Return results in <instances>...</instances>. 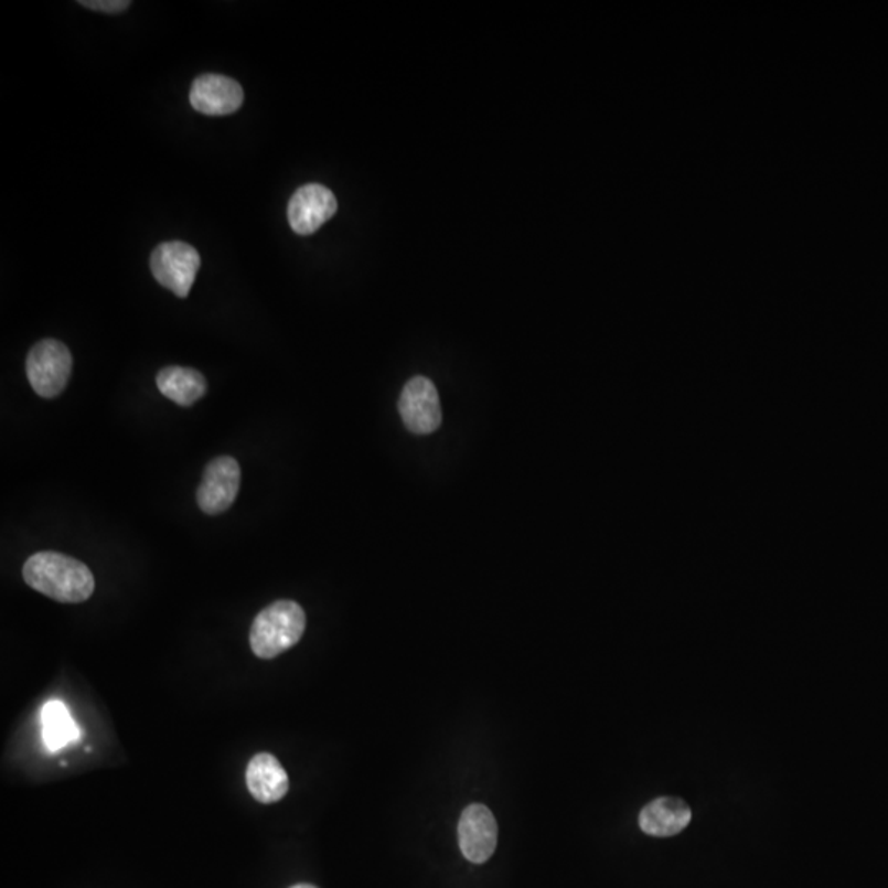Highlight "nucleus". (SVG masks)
I'll return each instance as SVG.
<instances>
[{"instance_id": "obj_1", "label": "nucleus", "mask_w": 888, "mask_h": 888, "mask_svg": "<svg viewBox=\"0 0 888 888\" xmlns=\"http://www.w3.org/2000/svg\"><path fill=\"white\" fill-rule=\"evenodd\" d=\"M22 575L33 591L63 605L88 601L96 589L88 566L63 553H35L23 565Z\"/></svg>"}, {"instance_id": "obj_12", "label": "nucleus", "mask_w": 888, "mask_h": 888, "mask_svg": "<svg viewBox=\"0 0 888 888\" xmlns=\"http://www.w3.org/2000/svg\"><path fill=\"white\" fill-rule=\"evenodd\" d=\"M157 387L162 395L181 407H191L196 404L206 395L207 390L206 381L201 372L181 367V365L162 368L157 375Z\"/></svg>"}, {"instance_id": "obj_5", "label": "nucleus", "mask_w": 888, "mask_h": 888, "mask_svg": "<svg viewBox=\"0 0 888 888\" xmlns=\"http://www.w3.org/2000/svg\"><path fill=\"white\" fill-rule=\"evenodd\" d=\"M398 410L405 427L415 435L434 434L443 420L437 387L424 375H417L405 385L398 400Z\"/></svg>"}, {"instance_id": "obj_10", "label": "nucleus", "mask_w": 888, "mask_h": 888, "mask_svg": "<svg viewBox=\"0 0 888 888\" xmlns=\"http://www.w3.org/2000/svg\"><path fill=\"white\" fill-rule=\"evenodd\" d=\"M247 790L259 803L271 804L283 800L290 780L277 757L260 752L250 759L246 770Z\"/></svg>"}, {"instance_id": "obj_14", "label": "nucleus", "mask_w": 888, "mask_h": 888, "mask_svg": "<svg viewBox=\"0 0 888 888\" xmlns=\"http://www.w3.org/2000/svg\"><path fill=\"white\" fill-rule=\"evenodd\" d=\"M82 6L106 13L124 12L130 6L129 0H83Z\"/></svg>"}, {"instance_id": "obj_8", "label": "nucleus", "mask_w": 888, "mask_h": 888, "mask_svg": "<svg viewBox=\"0 0 888 888\" xmlns=\"http://www.w3.org/2000/svg\"><path fill=\"white\" fill-rule=\"evenodd\" d=\"M462 856L472 864H484L498 847V821L484 804H469L458 826Z\"/></svg>"}, {"instance_id": "obj_9", "label": "nucleus", "mask_w": 888, "mask_h": 888, "mask_svg": "<svg viewBox=\"0 0 888 888\" xmlns=\"http://www.w3.org/2000/svg\"><path fill=\"white\" fill-rule=\"evenodd\" d=\"M190 103L204 116H229L243 106L244 89L236 79L210 73L194 79Z\"/></svg>"}, {"instance_id": "obj_7", "label": "nucleus", "mask_w": 888, "mask_h": 888, "mask_svg": "<svg viewBox=\"0 0 888 888\" xmlns=\"http://www.w3.org/2000/svg\"><path fill=\"white\" fill-rule=\"evenodd\" d=\"M338 201L333 191L323 184H304L295 191L288 203V223L300 236L317 233L324 223L336 214Z\"/></svg>"}, {"instance_id": "obj_11", "label": "nucleus", "mask_w": 888, "mask_h": 888, "mask_svg": "<svg viewBox=\"0 0 888 888\" xmlns=\"http://www.w3.org/2000/svg\"><path fill=\"white\" fill-rule=\"evenodd\" d=\"M692 807L680 799L653 800L640 811L639 824L643 833L656 837H670L682 833L692 821Z\"/></svg>"}, {"instance_id": "obj_4", "label": "nucleus", "mask_w": 888, "mask_h": 888, "mask_svg": "<svg viewBox=\"0 0 888 888\" xmlns=\"http://www.w3.org/2000/svg\"><path fill=\"white\" fill-rule=\"evenodd\" d=\"M201 267V257L193 246L180 240L163 243L150 257L153 277L180 298H186Z\"/></svg>"}, {"instance_id": "obj_2", "label": "nucleus", "mask_w": 888, "mask_h": 888, "mask_svg": "<svg viewBox=\"0 0 888 888\" xmlns=\"http://www.w3.org/2000/svg\"><path fill=\"white\" fill-rule=\"evenodd\" d=\"M307 629V614L295 601H277L267 606L250 627V649L257 659H277L293 649Z\"/></svg>"}, {"instance_id": "obj_15", "label": "nucleus", "mask_w": 888, "mask_h": 888, "mask_svg": "<svg viewBox=\"0 0 888 888\" xmlns=\"http://www.w3.org/2000/svg\"><path fill=\"white\" fill-rule=\"evenodd\" d=\"M290 888H318V887L311 886V884H297V886Z\"/></svg>"}, {"instance_id": "obj_6", "label": "nucleus", "mask_w": 888, "mask_h": 888, "mask_svg": "<svg viewBox=\"0 0 888 888\" xmlns=\"http://www.w3.org/2000/svg\"><path fill=\"white\" fill-rule=\"evenodd\" d=\"M239 488V462L231 456H220L204 469L203 482L196 494L197 505L204 514H223L236 501Z\"/></svg>"}, {"instance_id": "obj_13", "label": "nucleus", "mask_w": 888, "mask_h": 888, "mask_svg": "<svg viewBox=\"0 0 888 888\" xmlns=\"http://www.w3.org/2000/svg\"><path fill=\"white\" fill-rule=\"evenodd\" d=\"M78 737V727L62 702H50L43 709V739L50 750H58Z\"/></svg>"}, {"instance_id": "obj_3", "label": "nucleus", "mask_w": 888, "mask_h": 888, "mask_svg": "<svg viewBox=\"0 0 888 888\" xmlns=\"http://www.w3.org/2000/svg\"><path fill=\"white\" fill-rule=\"evenodd\" d=\"M73 371V355L56 340L36 343L26 355V377L43 398H55L65 390Z\"/></svg>"}]
</instances>
